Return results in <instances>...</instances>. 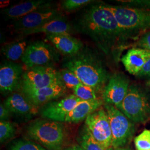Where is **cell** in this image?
<instances>
[{"mask_svg":"<svg viewBox=\"0 0 150 150\" xmlns=\"http://www.w3.org/2000/svg\"><path fill=\"white\" fill-rule=\"evenodd\" d=\"M82 9L75 17L74 30L90 38L104 54H109L122 42L120 28L110 6L93 1Z\"/></svg>","mask_w":150,"mask_h":150,"instance_id":"6da1fadb","label":"cell"},{"mask_svg":"<svg viewBox=\"0 0 150 150\" xmlns=\"http://www.w3.org/2000/svg\"><path fill=\"white\" fill-rule=\"evenodd\" d=\"M62 66L72 71L81 82L102 93L111 75L96 52L88 46H83L73 56L65 57Z\"/></svg>","mask_w":150,"mask_h":150,"instance_id":"7a4b0ae2","label":"cell"},{"mask_svg":"<svg viewBox=\"0 0 150 150\" xmlns=\"http://www.w3.org/2000/svg\"><path fill=\"white\" fill-rule=\"evenodd\" d=\"M109 6L120 28L122 42L129 40L137 41L150 31V10Z\"/></svg>","mask_w":150,"mask_h":150,"instance_id":"3957f363","label":"cell"},{"mask_svg":"<svg viewBox=\"0 0 150 150\" xmlns=\"http://www.w3.org/2000/svg\"><path fill=\"white\" fill-rule=\"evenodd\" d=\"M28 137L47 150H62L67 132L62 122L47 119H38L27 126Z\"/></svg>","mask_w":150,"mask_h":150,"instance_id":"277c9868","label":"cell"},{"mask_svg":"<svg viewBox=\"0 0 150 150\" xmlns=\"http://www.w3.org/2000/svg\"><path fill=\"white\" fill-rule=\"evenodd\" d=\"M117 108L134 122L146 123L150 120V98L138 85H129L126 96Z\"/></svg>","mask_w":150,"mask_h":150,"instance_id":"5b68a950","label":"cell"},{"mask_svg":"<svg viewBox=\"0 0 150 150\" xmlns=\"http://www.w3.org/2000/svg\"><path fill=\"white\" fill-rule=\"evenodd\" d=\"M111 126L114 149L124 147L132 139L135 131L134 123L118 108L103 103Z\"/></svg>","mask_w":150,"mask_h":150,"instance_id":"8992f818","label":"cell"},{"mask_svg":"<svg viewBox=\"0 0 150 150\" xmlns=\"http://www.w3.org/2000/svg\"><path fill=\"white\" fill-rule=\"evenodd\" d=\"M60 55L53 45L42 41H36L28 45L21 61L27 69L36 66H52L59 61Z\"/></svg>","mask_w":150,"mask_h":150,"instance_id":"52a82bcc","label":"cell"},{"mask_svg":"<svg viewBox=\"0 0 150 150\" xmlns=\"http://www.w3.org/2000/svg\"><path fill=\"white\" fill-rule=\"evenodd\" d=\"M84 127L102 147L107 149L112 147L111 126L105 109L101 107L88 116L85 120Z\"/></svg>","mask_w":150,"mask_h":150,"instance_id":"ba28073f","label":"cell"},{"mask_svg":"<svg viewBox=\"0 0 150 150\" xmlns=\"http://www.w3.org/2000/svg\"><path fill=\"white\" fill-rule=\"evenodd\" d=\"M56 84H61L58 71L52 66H36L25 71L21 89H38Z\"/></svg>","mask_w":150,"mask_h":150,"instance_id":"9c48e42d","label":"cell"},{"mask_svg":"<svg viewBox=\"0 0 150 150\" xmlns=\"http://www.w3.org/2000/svg\"><path fill=\"white\" fill-rule=\"evenodd\" d=\"M64 16L61 11L54 4L42 8L13 21L14 29L21 34L42 26L54 19Z\"/></svg>","mask_w":150,"mask_h":150,"instance_id":"30bf717a","label":"cell"},{"mask_svg":"<svg viewBox=\"0 0 150 150\" xmlns=\"http://www.w3.org/2000/svg\"><path fill=\"white\" fill-rule=\"evenodd\" d=\"M25 72L21 64L9 60L3 61L0 65V91L4 95H10L19 91Z\"/></svg>","mask_w":150,"mask_h":150,"instance_id":"8fae6325","label":"cell"},{"mask_svg":"<svg viewBox=\"0 0 150 150\" xmlns=\"http://www.w3.org/2000/svg\"><path fill=\"white\" fill-rule=\"evenodd\" d=\"M129 85V80L126 75L121 73L111 75L101 93L103 103L117 108L126 96Z\"/></svg>","mask_w":150,"mask_h":150,"instance_id":"7c38bea8","label":"cell"},{"mask_svg":"<svg viewBox=\"0 0 150 150\" xmlns=\"http://www.w3.org/2000/svg\"><path fill=\"white\" fill-rule=\"evenodd\" d=\"M74 94L70 95L59 100L48 102L42 106L40 114L43 118L59 122H64L67 115L81 102Z\"/></svg>","mask_w":150,"mask_h":150,"instance_id":"4fadbf2b","label":"cell"},{"mask_svg":"<svg viewBox=\"0 0 150 150\" xmlns=\"http://www.w3.org/2000/svg\"><path fill=\"white\" fill-rule=\"evenodd\" d=\"M4 104L11 115L25 119H30L38 112V107L35 106L20 90L16 91L6 98Z\"/></svg>","mask_w":150,"mask_h":150,"instance_id":"5bb4252c","label":"cell"},{"mask_svg":"<svg viewBox=\"0 0 150 150\" xmlns=\"http://www.w3.org/2000/svg\"><path fill=\"white\" fill-rule=\"evenodd\" d=\"M36 107H42L48 102L57 100L66 93L67 88L61 84H56L38 89H20Z\"/></svg>","mask_w":150,"mask_h":150,"instance_id":"9a60e30c","label":"cell"},{"mask_svg":"<svg viewBox=\"0 0 150 150\" xmlns=\"http://www.w3.org/2000/svg\"><path fill=\"white\" fill-rule=\"evenodd\" d=\"M54 5L46 0H32L12 6L2 11L4 16L7 19L13 21L21 18L34 11L48 7Z\"/></svg>","mask_w":150,"mask_h":150,"instance_id":"2e32d148","label":"cell"},{"mask_svg":"<svg viewBox=\"0 0 150 150\" xmlns=\"http://www.w3.org/2000/svg\"><path fill=\"white\" fill-rule=\"evenodd\" d=\"M46 38L59 53L65 57L78 53L84 45L82 42L69 34L47 35Z\"/></svg>","mask_w":150,"mask_h":150,"instance_id":"e0dca14e","label":"cell"},{"mask_svg":"<svg viewBox=\"0 0 150 150\" xmlns=\"http://www.w3.org/2000/svg\"><path fill=\"white\" fill-rule=\"evenodd\" d=\"M150 58V51L144 48H130L121 58V62L126 71L137 76Z\"/></svg>","mask_w":150,"mask_h":150,"instance_id":"ac0fdd59","label":"cell"},{"mask_svg":"<svg viewBox=\"0 0 150 150\" xmlns=\"http://www.w3.org/2000/svg\"><path fill=\"white\" fill-rule=\"evenodd\" d=\"M73 30L72 25L64 16L48 22L42 26L34 30L22 33L21 35L25 36L39 33H45L46 35L58 34L71 35Z\"/></svg>","mask_w":150,"mask_h":150,"instance_id":"d6986e66","label":"cell"},{"mask_svg":"<svg viewBox=\"0 0 150 150\" xmlns=\"http://www.w3.org/2000/svg\"><path fill=\"white\" fill-rule=\"evenodd\" d=\"M103 105L102 100L95 101H81L67 116L64 122L77 123L85 120L92 113Z\"/></svg>","mask_w":150,"mask_h":150,"instance_id":"ffe728a7","label":"cell"},{"mask_svg":"<svg viewBox=\"0 0 150 150\" xmlns=\"http://www.w3.org/2000/svg\"><path fill=\"white\" fill-rule=\"evenodd\" d=\"M28 46L25 40H21L6 43L1 47V52L6 59L15 62L22 57Z\"/></svg>","mask_w":150,"mask_h":150,"instance_id":"44dd1931","label":"cell"},{"mask_svg":"<svg viewBox=\"0 0 150 150\" xmlns=\"http://www.w3.org/2000/svg\"><path fill=\"white\" fill-rule=\"evenodd\" d=\"M79 143L85 150H114L113 147L107 149L100 145L84 126L80 134Z\"/></svg>","mask_w":150,"mask_h":150,"instance_id":"7402d4cb","label":"cell"},{"mask_svg":"<svg viewBox=\"0 0 150 150\" xmlns=\"http://www.w3.org/2000/svg\"><path fill=\"white\" fill-rule=\"evenodd\" d=\"M58 78L60 83L67 89L73 90L76 87L82 83L72 71L65 68L58 71Z\"/></svg>","mask_w":150,"mask_h":150,"instance_id":"603a6c76","label":"cell"},{"mask_svg":"<svg viewBox=\"0 0 150 150\" xmlns=\"http://www.w3.org/2000/svg\"><path fill=\"white\" fill-rule=\"evenodd\" d=\"M73 91L75 96L82 101H90L100 99L97 96L98 93L94 88L83 83L76 87Z\"/></svg>","mask_w":150,"mask_h":150,"instance_id":"cb8c5ba5","label":"cell"},{"mask_svg":"<svg viewBox=\"0 0 150 150\" xmlns=\"http://www.w3.org/2000/svg\"><path fill=\"white\" fill-rule=\"evenodd\" d=\"M16 133L15 123L9 121H1L0 122V142L1 144L13 138Z\"/></svg>","mask_w":150,"mask_h":150,"instance_id":"d4e9b609","label":"cell"},{"mask_svg":"<svg viewBox=\"0 0 150 150\" xmlns=\"http://www.w3.org/2000/svg\"><path fill=\"white\" fill-rule=\"evenodd\" d=\"M10 150H47L35 142L25 139H18L12 142Z\"/></svg>","mask_w":150,"mask_h":150,"instance_id":"484cf974","label":"cell"},{"mask_svg":"<svg viewBox=\"0 0 150 150\" xmlns=\"http://www.w3.org/2000/svg\"><path fill=\"white\" fill-rule=\"evenodd\" d=\"M93 2L91 0H64L61 2V7L65 12H71L82 9Z\"/></svg>","mask_w":150,"mask_h":150,"instance_id":"4316f807","label":"cell"},{"mask_svg":"<svg viewBox=\"0 0 150 150\" xmlns=\"http://www.w3.org/2000/svg\"><path fill=\"white\" fill-rule=\"evenodd\" d=\"M134 143L136 150H150V130L145 129L135 137Z\"/></svg>","mask_w":150,"mask_h":150,"instance_id":"83f0119b","label":"cell"},{"mask_svg":"<svg viewBox=\"0 0 150 150\" xmlns=\"http://www.w3.org/2000/svg\"><path fill=\"white\" fill-rule=\"evenodd\" d=\"M124 6L139 9L150 10V1H128L121 2Z\"/></svg>","mask_w":150,"mask_h":150,"instance_id":"f1b7e54d","label":"cell"},{"mask_svg":"<svg viewBox=\"0 0 150 150\" xmlns=\"http://www.w3.org/2000/svg\"><path fill=\"white\" fill-rule=\"evenodd\" d=\"M135 45L136 47L144 48L150 51V31L146 33L139 38Z\"/></svg>","mask_w":150,"mask_h":150,"instance_id":"f546056e","label":"cell"},{"mask_svg":"<svg viewBox=\"0 0 150 150\" xmlns=\"http://www.w3.org/2000/svg\"><path fill=\"white\" fill-rule=\"evenodd\" d=\"M11 113L7 107L3 103L0 105V120L1 121H8L11 116Z\"/></svg>","mask_w":150,"mask_h":150,"instance_id":"4dcf8cb0","label":"cell"},{"mask_svg":"<svg viewBox=\"0 0 150 150\" xmlns=\"http://www.w3.org/2000/svg\"><path fill=\"white\" fill-rule=\"evenodd\" d=\"M136 76L140 77H150V58L148 59L139 74Z\"/></svg>","mask_w":150,"mask_h":150,"instance_id":"1f68e13d","label":"cell"},{"mask_svg":"<svg viewBox=\"0 0 150 150\" xmlns=\"http://www.w3.org/2000/svg\"><path fill=\"white\" fill-rule=\"evenodd\" d=\"M71 149H72V150H85L79 144L73 145L71 147Z\"/></svg>","mask_w":150,"mask_h":150,"instance_id":"d6a6232c","label":"cell"},{"mask_svg":"<svg viewBox=\"0 0 150 150\" xmlns=\"http://www.w3.org/2000/svg\"><path fill=\"white\" fill-rule=\"evenodd\" d=\"M114 150H131L129 147H121V148H117L116 149H114Z\"/></svg>","mask_w":150,"mask_h":150,"instance_id":"836d02e7","label":"cell"},{"mask_svg":"<svg viewBox=\"0 0 150 150\" xmlns=\"http://www.w3.org/2000/svg\"><path fill=\"white\" fill-rule=\"evenodd\" d=\"M147 86H148L149 87H150V80L147 81Z\"/></svg>","mask_w":150,"mask_h":150,"instance_id":"e575fe53","label":"cell"},{"mask_svg":"<svg viewBox=\"0 0 150 150\" xmlns=\"http://www.w3.org/2000/svg\"><path fill=\"white\" fill-rule=\"evenodd\" d=\"M63 150H72V149H71V147H69V148H66L65 149H64Z\"/></svg>","mask_w":150,"mask_h":150,"instance_id":"d590c367","label":"cell"}]
</instances>
